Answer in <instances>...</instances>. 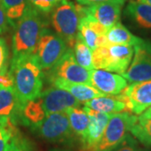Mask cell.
<instances>
[{"label": "cell", "mask_w": 151, "mask_h": 151, "mask_svg": "<svg viewBox=\"0 0 151 151\" xmlns=\"http://www.w3.org/2000/svg\"><path fill=\"white\" fill-rule=\"evenodd\" d=\"M9 67V52L5 40L0 38V75L6 74Z\"/></svg>", "instance_id": "cell-28"}, {"label": "cell", "mask_w": 151, "mask_h": 151, "mask_svg": "<svg viewBox=\"0 0 151 151\" xmlns=\"http://www.w3.org/2000/svg\"><path fill=\"white\" fill-rule=\"evenodd\" d=\"M140 119H151V106L150 108H148L146 109L144 113H141V115L139 117Z\"/></svg>", "instance_id": "cell-34"}, {"label": "cell", "mask_w": 151, "mask_h": 151, "mask_svg": "<svg viewBox=\"0 0 151 151\" xmlns=\"http://www.w3.org/2000/svg\"><path fill=\"white\" fill-rule=\"evenodd\" d=\"M68 48L62 38L45 28L36 45L34 55L41 69L48 70L57 63Z\"/></svg>", "instance_id": "cell-5"}, {"label": "cell", "mask_w": 151, "mask_h": 151, "mask_svg": "<svg viewBox=\"0 0 151 151\" xmlns=\"http://www.w3.org/2000/svg\"><path fill=\"white\" fill-rule=\"evenodd\" d=\"M124 4L115 2H108L92 6L77 4L80 16L88 15L93 18L104 27L109 29L120 22L121 12Z\"/></svg>", "instance_id": "cell-11"}, {"label": "cell", "mask_w": 151, "mask_h": 151, "mask_svg": "<svg viewBox=\"0 0 151 151\" xmlns=\"http://www.w3.org/2000/svg\"><path fill=\"white\" fill-rule=\"evenodd\" d=\"M63 0H28L29 4L44 14H50Z\"/></svg>", "instance_id": "cell-27"}, {"label": "cell", "mask_w": 151, "mask_h": 151, "mask_svg": "<svg viewBox=\"0 0 151 151\" xmlns=\"http://www.w3.org/2000/svg\"><path fill=\"white\" fill-rule=\"evenodd\" d=\"M106 39L109 45H124L134 46L139 43L142 39L133 35L121 22L111 27L106 34Z\"/></svg>", "instance_id": "cell-20"}, {"label": "cell", "mask_w": 151, "mask_h": 151, "mask_svg": "<svg viewBox=\"0 0 151 151\" xmlns=\"http://www.w3.org/2000/svg\"><path fill=\"white\" fill-rule=\"evenodd\" d=\"M134 50L131 64L121 76L130 83L151 81V43L142 39Z\"/></svg>", "instance_id": "cell-9"}, {"label": "cell", "mask_w": 151, "mask_h": 151, "mask_svg": "<svg viewBox=\"0 0 151 151\" xmlns=\"http://www.w3.org/2000/svg\"><path fill=\"white\" fill-rule=\"evenodd\" d=\"M112 151H144L139 145L138 141L128 134L124 140Z\"/></svg>", "instance_id": "cell-29"}, {"label": "cell", "mask_w": 151, "mask_h": 151, "mask_svg": "<svg viewBox=\"0 0 151 151\" xmlns=\"http://www.w3.org/2000/svg\"><path fill=\"white\" fill-rule=\"evenodd\" d=\"M16 127L14 125H2L0 124V151H4L7 144L12 137L13 129Z\"/></svg>", "instance_id": "cell-30"}, {"label": "cell", "mask_w": 151, "mask_h": 151, "mask_svg": "<svg viewBox=\"0 0 151 151\" xmlns=\"http://www.w3.org/2000/svg\"><path fill=\"white\" fill-rule=\"evenodd\" d=\"M130 133L140 142L142 145L147 147L151 146V119L138 118L131 129Z\"/></svg>", "instance_id": "cell-24"}, {"label": "cell", "mask_w": 151, "mask_h": 151, "mask_svg": "<svg viewBox=\"0 0 151 151\" xmlns=\"http://www.w3.org/2000/svg\"><path fill=\"white\" fill-rule=\"evenodd\" d=\"M70 122V128L73 134L76 138L81 140L86 135L88 124L89 117L84 108L75 107L70 108L65 111Z\"/></svg>", "instance_id": "cell-21"}, {"label": "cell", "mask_w": 151, "mask_h": 151, "mask_svg": "<svg viewBox=\"0 0 151 151\" xmlns=\"http://www.w3.org/2000/svg\"><path fill=\"white\" fill-rule=\"evenodd\" d=\"M46 115L47 114L37 97L23 105L19 123L33 129L43 121Z\"/></svg>", "instance_id": "cell-19"}, {"label": "cell", "mask_w": 151, "mask_h": 151, "mask_svg": "<svg viewBox=\"0 0 151 151\" xmlns=\"http://www.w3.org/2000/svg\"><path fill=\"white\" fill-rule=\"evenodd\" d=\"M22 108L14 87L0 85V124L16 126L19 123Z\"/></svg>", "instance_id": "cell-14"}, {"label": "cell", "mask_w": 151, "mask_h": 151, "mask_svg": "<svg viewBox=\"0 0 151 151\" xmlns=\"http://www.w3.org/2000/svg\"><path fill=\"white\" fill-rule=\"evenodd\" d=\"M90 76L92 86L105 95H119L128 84L121 75L105 70H91Z\"/></svg>", "instance_id": "cell-15"}, {"label": "cell", "mask_w": 151, "mask_h": 151, "mask_svg": "<svg viewBox=\"0 0 151 151\" xmlns=\"http://www.w3.org/2000/svg\"><path fill=\"white\" fill-rule=\"evenodd\" d=\"M51 151H67V150H51Z\"/></svg>", "instance_id": "cell-36"}, {"label": "cell", "mask_w": 151, "mask_h": 151, "mask_svg": "<svg viewBox=\"0 0 151 151\" xmlns=\"http://www.w3.org/2000/svg\"><path fill=\"white\" fill-rule=\"evenodd\" d=\"M124 14L139 28L151 31V5L130 0L126 6Z\"/></svg>", "instance_id": "cell-16"}, {"label": "cell", "mask_w": 151, "mask_h": 151, "mask_svg": "<svg viewBox=\"0 0 151 151\" xmlns=\"http://www.w3.org/2000/svg\"><path fill=\"white\" fill-rule=\"evenodd\" d=\"M0 85L5 87H10L14 86V76L9 70L6 74H1L0 75Z\"/></svg>", "instance_id": "cell-33"}, {"label": "cell", "mask_w": 151, "mask_h": 151, "mask_svg": "<svg viewBox=\"0 0 151 151\" xmlns=\"http://www.w3.org/2000/svg\"><path fill=\"white\" fill-rule=\"evenodd\" d=\"M138 117L129 112L113 113L94 151H112L124 140Z\"/></svg>", "instance_id": "cell-6"}, {"label": "cell", "mask_w": 151, "mask_h": 151, "mask_svg": "<svg viewBox=\"0 0 151 151\" xmlns=\"http://www.w3.org/2000/svg\"><path fill=\"white\" fill-rule=\"evenodd\" d=\"M45 28H47V21L44 14L35 9L28 2L24 14L14 27L12 40V59L34 54L36 45Z\"/></svg>", "instance_id": "cell-2"}, {"label": "cell", "mask_w": 151, "mask_h": 151, "mask_svg": "<svg viewBox=\"0 0 151 151\" xmlns=\"http://www.w3.org/2000/svg\"><path fill=\"white\" fill-rule=\"evenodd\" d=\"M32 131L45 140L51 143L70 144L76 138L71 130L65 112L47 114L43 121Z\"/></svg>", "instance_id": "cell-7"}, {"label": "cell", "mask_w": 151, "mask_h": 151, "mask_svg": "<svg viewBox=\"0 0 151 151\" xmlns=\"http://www.w3.org/2000/svg\"><path fill=\"white\" fill-rule=\"evenodd\" d=\"M9 70L14 76V87L22 105L40 95L44 73L35 55H25L12 59Z\"/></svg>", "instance_id": "cell-1"}, {"label": "cell", "mask_w": 151, "mask_h": 151, "mask_svg": "<svg viewBox=\"0 0 151 151\" xmlns=\"http://www.w3.org/2000/svg\"><path fill=\"white\" fill-rule=\"evenodd\" d=\"M4 151H31L27 140L17 133L16 127L13 129L12 137L7 144Z\"/></svg>", "instance_id": "cell-26"}, {"label": "cell", "mask_w": 151, "mask_h": 151, "mask_svg": "<svg viewBox=\"0 0 151 151\" xmlns=\"http://www.w3.org/2000/svg\"><path fill=\"white\" fill-rule=\"evenodd\" d=\"M85 107L91 108L97 112L104 113H118L121 112H128L126 104L120 95L116 97H112L108 95H104L102 97H96L84 103Z\"/></svg>", "instance_id": "cell-18"}, {"label": "cell", "mask_w": 151, "mask_h": 151, "mask_svg": "<svg viewBox=\"0 0 151 151\" xmlns=\"http://www.w3.org/2000/svg\"><path fill=\"white\" fill-rule=\"evenodd\" d=\"M134 46L109 45L92 51V63L96 69L123 74L129 68L134 55Z\"/></svg>", "instance_id": "cell-4"}, {"label": "cell", "mask_w": 151, "mask_h": 151, "mask_svg": "<svg viewBox=\"0 0 151 151\" xmlns=\"http://www.w3.org/2000/svg\"><path fill=\"white\" fill-rule=\"evenodd\" d=\"M80 5L83 6H92L95 4H99L103 3H108V2H115V3H120L124 4L126 0H76Z\"/></svg>", "instance_id": "cell-32"}, {"label": "cell", "mask_w": 151, "mask_h": 151, "mask_svg": "<svg viewBox=\"0 0 151 151\" xmlns=\"http://www.w3.org/2000/svg\"><path fill=\"white\" fill-rule=\"evenodd\" d=\"M48 81L63 80L72 83H82L91 85L90 70H86L77 63L75 59L73 50L67 49L63 56L47 71Z\"/></svg>", "instance_id": "cell-8"}, {"label": "cell", "mask_w": 151, "mask_h": 151, "mask_svg": "<svg viewBox=\"0 0 151 151\" xmlns=\"http://www.w3.org/2000/svg\"><path fill=\"white\" fill-rule=\"evenodd\" d=\"M50 83L54 87L63 89L70 92L80 103H86L93 98L102 97L105 95L99 91H97L93 86H88L82 83H72V82L63 81V80H55L51 81Z\"/></svg>", "instance_id": "cell-17"}, {"label": "cell", "mask_w": 151, "mask_h": 151, "mask_svg": "<svg viewBox=\"0 0 151 151\" xmlns=\"http://www.w3.org/2000/svg\"><path fill=\"white\" fill-rule=\"evenodd\" d=\"M79 35L81 36V40L84 41V43L89 48L92 50V51L95 50L97 48V40L100 35L94 32L92 29L84 24L83 22L80 21L79 23Z\"/></svg>", "instance_id": "cell-25"}, {"label": "cell", "mask_w": 151, "mask_h": 151, "mask_svg": "<svg viewBox=\"0 0 151 151\" xmlns=\"http://www.w3.org/2000/svg\"><path fill=\"white\" fill-rule=\"evenodd\" d=\"M119 95L126 104L128 112L141 114L151 106V81L132 83Z\"/></svg>", "instance_id": "cell-10"}, {"label": "cell", "mask_w": 151, "mask_h": 151, "mask_svg": "<svg viewBox=\"0 0 151 151\" xmlns=\"http://www.w3.org/2000/svg\"><path fill=\"white\" fill-rule=\"evenodd\" d=\"M84 108L89 117V124L86 135L81 140V147L83 151H94L102 139L112 114L97 112L87 107Z\"/></svg>", "instance_id": "cell-13"}, {"label": "cell", "mask_w": 151, "mask_h": 151, "mask_svg": "<svg viewBox=\"0 0 151 151\" xmlns=\"http://www.w3.org/2000/svg\"><path fill=\"white\" fill-rule=\"evenodd\" d=\"M0 4L5 10L6 16L11 26L14 28L18 20L24 13L28 0H0Z\"/></svg>", "instance_id": "cell-22"}, {"label": "cell", "mask_w": 151, "mask_h": 151, "mask_svg": "<svg viewBox=\"0 0 151 151\" xmlns=\"http://www.w3.org/2000/svg\"><path fill=\"white\" fill-rule=\"evenodd\" d=\"M10 23L6 16V13L2 4H0V35L4 34L10 29Z\"/></svg>", "instance_id": "cell-31"}, {"label": "cell", "mask_w": 151, "mask_h": 151, "mask_svg": "<svg viewBox=\"0 0 151 151\" xmlns=\"http://www.w3.org/2000/svg\"><path fill=\"white\" fill-rule=\"evenodd\" d=\"M73 48L75 59L77 63L86 70H93L94 66L92 63V50L84 43L79 34Z\"/></svg>", "instance_id": "cell-23"}, {"label": "cell", "mask_w": 151, "mask_h": 151, "mask_svg": "<svg viewBox=\"0 0 151 151\" xmlns=\"http://www.w3.org/2000/svg\"><path fill=\"white\" fill-rule=\"evenodd\" d=\"M80 14L77 4L70 0H63L50 12V24L55 32L73 48L79 34Z\"/></svg>", "instance_id": "cell-3"}, {"label": "cell", "mask_w": 151, "mask_h": 151, "mask_svg": "<svg viewBox=\"0 0 151 151\" xmlns=\"http://www.w3.org/2000/svg\"><path fill=\"white\" fill-rule=\"evenodd\" d=\"M140 3H143V4H149V5H151V0H137Z\"/></svg>", "instance_id": "cell-35"}, {"label": "cell", "mask_w": 151, "mask_h": 151, "mask_svg": "<svg viewBox=\"0 0 151 151\" xmlns=\"http://www.w3.org/2000/svg\"><path fill=\"white\" fill-rule=\"evenodd\" d=\"M38 98L46 114L65 112L70 108L79 107L81 103L70 92L57 87L48 88Z\"/></svg>", "instance_id": "cell-12"}]
</instances>
